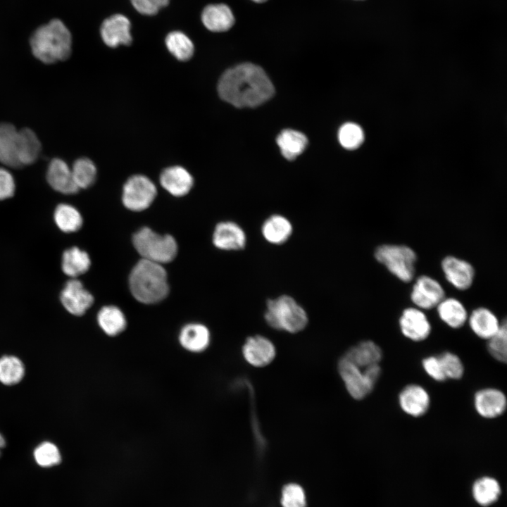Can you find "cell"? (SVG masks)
Returning a JSON list of instances; mask_svg holds the SVG:
<instances>
[{
    "instance_id": "cell-27",
    "label": "cell",
    "mask_w": 507,
    "mask_h": 507,
    "mask_svg": "<svg viewBox=\"0 0 507 507\" xmlns=\"http://www.w3.org/2000/svg\"><path fill=\"white\" fill-rule=\"evenodd\" d=\"M97 323L101 330L109 337L119 335L127 327L125 314L115 306L102 307L97 314Z\"/></svg>"
},
{
    "instance_id": "cell-9",
    "label": "cell",
    "mask_w": 507,
    "mask_h": 507,
    "mask_svg": "<svg viewBox=\"0 0 507 507\" xmlns=\"http://www.w3.org/2000/svg\"><path fill=\"white\" fill-rule=\"evenodd\" d=\"M445 297L444 289L439 282L426 275L416 278L410 293L412 303L421 310L436 308Z\"/></svg>"
},
{
    "instance_id": "cell-32",
    "label": "cell",
    "mask_w": 507,
    "mask_h": 507,
    "mask_svg": "<svg viewBox=\"0 0 507 507\" xmlns=\"http://www.w3.org/2000/svg\"><path fill=\"white\" fill-rule=\"evenodd\" d=\"M54 220L59 229L65 232L77 231L82 225V218L80 212L73 206L65 204L56 207Z\"/></svg>"
},
{
    "instance_id": "cell-21",
    "label": "cell",
    "mask_w": 507,
    "mask_h": 507,
    "mask_svg": "<svg viewBox=\"0 0 507 507\" xmlns=\"http://www.w3.org/2000/svg\"><path fill=\"white\" fill-rule=\"evenodd\" d=\"M470 328L478 337L488 340L499 330L501 323L489 308L478 307L468 314Z\"/></svg>"
},
{
    "instance_id": "cell-5",
    "label": "cell",
    "mask_w": 507,
    "mask_h": 507,
    "mask_svg": "<svg viewBox=\"0 0 507 507\" xmlns=\"http://www.w3.org/2000/svg\"><path fill=\"white\" fill-rule=\"evenodd\" d=\"M374 257L399 280L406 283L413 280L417 254L410 246L404 244H383L375 248Z\"/></svg>"
},
{
    "instance_id": "cell-44",
    "label": "cell",
    "mask_w": 507,
    "mask_h": 507,
    "mask_svg": "<svg viewBox=\"0 0 507 507\" xmlns=\"http://www.w3.org/2000/svg\"><path fill=\"white\" fill-rule=\"evenodd\" d=\"M5 446V440L4 437L0 434V454H1V449Z\"/></svg>"
},
{
    "instance_id": "cell-28",
    "label": "cell",
    "mask_w": 507,
    "mask_h": 507,
    "mask_svg": "<svg viewBox=\"0 0 507 507\" xmlns=\"http://www.w3.org/2000/svg\"><path fill=\"white\" fill-rule=\"evenodd\" d=\"M277 144L285 158L294 160L305 150L308 139L303 133L289 129L277 136Z\"/></svg>"
},
{
    "instance_id": "cell-26",
    "label": "cell",
    "mask_w": 507,
    "mask_h": 507,
    "mask_svg": "<svg viewBox=\"0 0 507 507\" xmlns=\"http://www.w3.org/2000/svg\"><path fill=\"white\" fill-rule=\"evenodd\" d=\"M293 230L290 221L281 215L268 218L262 225L261 232L265 239L273 244H281L290 237Z\"/></svg>"
},
{
    "instance_id": "cell-34",
    "label": "cell",
    "mask_w": 507,
    "mask_h": 507,
    "mask_svg": "<svg viewBox=\"0 0 507 507\" xmlns=\"http://www.w3.org/2000/svg\"><path fill=\"white\" fill-rule=\"evenodd\" d=\"M472 492L478 503L488 506L497 499L500 494V487L494 479L482 477L475 482Z\"/></svg>"
},
{
    "instance_id": "cell-23",
    "label": "cell",
    "mask_w": 507,
    "mask_h": 507,
    "mask_svg": "<svg viewBox=\"0 0 507 507\" xmlns=\"http://www.w3.org/2000/svg\"><path fill=\"white\" fill-rule=\"evenodd\" d=\"M204 25L210 31L220 32L230 30L234 23V17L229 6L223 4L206 6L201 13Z\"/></svg>"
},
{
    "instance_id": "cell-31",
    "label": "cell",
    "mask_w": 507,
    "mask_h": 507,
    "mask_svg": "<svg viewBox=\"0 0 507 507\" xmlns=\"http://www.w3.org/2000/svg\"><path fill=\"white\" fill-rule=\"evenodd\" d=\"M168 51L178 60L187 61L192 58L194 47L192 40L180 31H173L165 37Z\"/></svg>"
},
{
    "instance_id": "cell-2",
    "label": "cell",
    "mask_w": 507,
    "mask_h": 507,
    "mask_svg": "<svg viewBox=\"0 0 507 507\" xmlns=\"http://www.w3.org/2000/svg\"><path fill=\"white\" fill-rule=\"evenodd\" d=\"M30 44L33 55L38 60L51 64L70 57L72 36L61 20L53 19L33 32Z\"/></svg>"
},
{
    "instance_id": "cell-16",
    "label": "cell",
    "mask_w": 507,
    "mask_h": 507,
    "mask_svg": "<svg viewBox=\"0 0 507 507\" xmlns=\"http://www.w3.org/2000/svg\"><path fill=\"white\" fill-rule=\"evenodd\" d=\"M399 403L405 413L418 418L425 415L428 411L430 398L427 390L422 386L411 384L406 386L399 393Z\"/></svg>"
},
{
    "instance_id": "cell-18",
    "label": "cell",
    "mask_w": 507,
    "mask_h": 507,
    "mask_svg": "<svg viewBox=\"0 0 507 507\" xmlns=\"http://www.w3.org/2000/svg\"><path fill=\"white\" fill-rule=\"evenodd\" d=\"M178 342L182 349L193 353L206 351L211 343V333L208 328L199 323H190L180 330Z\"/></svg>"
},
{
    "instance_id": "cell-33",
    "label": "cell",
    "mask_w": 507,
    "mask_h": 507,
    "mask_svg": "<svg viewBox=\"0 0 507 507\" xmlns=\"http://www.w3.org/2000/svg\"><path fill=\"white\" fill-rule=\"evenodd\" d=\"M73 177L78 189H86L93 184L96 180V168L89 158L76 160L71 169Z\"/></svg>"
},
{
    "instance_id": "cell-12",
    "label": "cell",
    "mask_w": 507,
    "mask_h": 507,
    "mask_svg": "<svg viewBox=\"0 0 507 507\" xmlns=\"http://www.w3.org/2000/svg\"><path fill=\"white\" fill-rule=\"evenodd\" d=\"M244 360L254 367H265L275 358L276 349L274 344L262 335L248 337L242 346Z\"/></svg>"
},
{
    "instance_id": "cell-4",
    "label": "cell",
    "mask_w": 507,
    "mask_h": 507,
    "mask_svg": "<svg viewBox=\"0 0 507 507\" xmlns=\"http://www.w3.org/2000/svg\"><path fill=\"white\" fill-rule=\"evenodd\" d=\"M264 318L270 327L290 333L301 332L308 322L304 308L289 295L268 299Z\"/></svg>"
},
{
    "instance_id": "cell-15",
    "label": "cell",
    "mask_w": 507,
    "mask_h": 507,
    "mask_svg": "<svg viewBox=\"0 0 507 507\" xmlns=\"http://www.w3.org/2000/svg\"><path fill=\"white\" fill-rule=\"evenodd\" d=\"M507 400L505 394L495 388L478 390L474 396V406L477 413L484 418H496L506 411Z\"/></svg>"
},
{
    "instance_id": "cell-19",
    "label": "cell",
    "mask_w": 507,
    "mask_h": 507,
    "mask_svg": "<svg viewBox=\"0 0 507 507\" xmlns=\"http://www.w3.org/2000/svg\"><path fill=\"white\" fill-rule=\"evenodd\" d=\"M0 162L9 168H22L18 130L11 123H0Z\"/></svg>"
},
{
    "instance_id": "cell-8",
    "label": "cell",
    "mask_w": 507,
    "mask_h": 507,
    "mask_svg": "<svg viewBox=\"0 0 507 507\" xmlns=\"http://www.w3.org/2000/svg\"><path fill=\"white\" fill-rule=\"evenodd\" d=\"M339 374L350 396L356 400H361L373 389L374 384L367 376L365 368H361L343 356L338 361Z\"/></svg>"
},
{
    "instance_id": "cell-42",
    "label": "cell",
    "mask_w": 507,
    "mask_h": 507,
    "mask_svg": "<svg viewBox=\"0 0 507 507\" xmlns=\"http://www.w3.org/2000/svg\"><path fill=\"white\" fill-rule=\"evenodd\" d=\"M422 364L425 373L433 380L437 382H443L446 380L437 356L425 358Z\"/></svg>"
},
{
    "instance_id": "cell-25",
    "label": "cell",
    "mask_w": 507,
    "mask_h": 507,
    "mask_svg": "<svg viewBox=\"0 0 507 507\" xmlns=\"http://www.w3.org/2000/svg\"><path fill=\"white\" fill-rule=\"evenodd\" d=\"M436 309L439 318L451 328H461L468 320L467 309L456 298L445 297L437 305Z\"/></svg>"
},
{
    "instance_id": "cell-29",
    "label": "cell",
    "mask_w": 507,
    "mask_h": 507,
    "mask_svg": "<svg viewBox=\"0 0 507 507\" xmlns=\"http://www.w3.org/2000/svg\"><path fill=\"white\" fill-rule=\"evenodd\" d=\"M19 160L22 167L34 163L41 152V144L35 133L29 128L18 130Z\"/></svg>"
},
{
    "instance_id": "cell-43",
    "label": "cell",
    "mask_w": 507,
    "mask_h": 507,
    "mask_svg": "<svg viewBox=\"0 0 507 507\" xmlns=\"http://www.w3.org/2000/svg\"><path fill=\"white\" fill-rule=\"evenodd\" d=\"M15 192V182L11 173L0 168V200L11 197Z\"/></svg>"
},
{
    "instance_id": "cell-11",
    "label": "cell",
    "mask_w": 507,
    "mask_h": 507,
    "mask_svg": "<svg viewBox=\"0 0 507 507\" xmlns=\"http://www.w3.org/2000/svg\"><path fill=\"white\" fill-rule=\"evenodd\" d=\"M399 324L403 336L413 342H422L431 333V324L426 314L415 306L403 309Z\"/></svg>"
},
{
    "instance_id": "cell-20",
    "label": "cell",
    "mask_w": 507,
    "mask_h": 507,
    "mask_svg": "<svg viewBox=\"0 0 507 507\" xmlns=\"http://www.w3.org/2000/svg\"><path fill=\"white\" fill-rule=\"evenodd\" d=\"M46 179L54 190L62 194H73L79 191L75 183L71 169L60 158H54L50 162Z\"/></svg>"
},
{
    "instance_id": "cell-37",
    "label": "cell",
    "mask_w": 507,
    "mask_h": 507,
    "mask_svg": "<svg viewBox=\"0 0 507 507\" xmlns=\"http://www.w3.org/2000/svg\"><path fill=\"white\" fill-rule=\"evenodd\" d=\"M339 141L347 149H355L360 146L364 139L361 127L355 123L344 124L339 130Z\"/></svg>"
},
{
    "instance_id": "cell-6",
    "label": "cell",
    "mask_w": 507,
    "mask_h": 507,
    "mask_svg": "<svg viewBox=\"0 0 507 507\" xmlns=\"http://www.w3.org/2000/svg\"><path fill=\"white\" fill-rule=\"evenodd\" d=\"M132 242L142 259L161 265L172 261L177 253V245L172 236L157 234L146 227L135 232Z\"/></svg>"
},
{
    "instance_id": "cell-1",
    "label": "cell",
    "mask_w": 507,
    "mask_h": 507,
    "mask_svg": "<svg viewBox=\"0 0 507 507\" xmlns=\"http://www.w3.org/2000/svg\"><path fill=\"white\" fill-rule=\"evenodd\" d=\"M218 92L223 100L236 107H256L273 95L274 87L261 67L243 63L223 73Z\"/></svg>"
},
{
    "instance_id": "cell-13",
    "label": "cell",
    "mask_w": 507,
    "mask_h": 507,
    "mask_svg": "<svg viewBox=\"0 0 507 507\" xmlns=\"http://www.w3.org/2000/svg\"><path fill=\"white\" fill-rule=\"evenodd\" d=\"M61 301L65 308L75 315H83L92 305L94 297L76 279L68 281L61 292Z\"/></svg>"
},
{
    "instance_id": "cell-45",
    "label": "cell",
    "mask_w": 507,
    "mask_h": 507,
    "mask_svg": "<svg viewBox=\"0 0 507 507\" xmlns=\"http://www.w3.org/2000/svg\"><path fill=\"white\" fill-rule=\"evenodd\" d=\"M251 1L256 2V3H262V2H265L267 0H251Z\"/></svg>"
},
{
    "instance_id": "cell-38",
    "label": "cell",
    "mask_w": 507,
    "mask_h": 507,
    "mask_svg": "<svg viewBox=\"0 0 507 507\" xmlns=\"http://www.w3.org/2000/svg\"><path fill=\"white\" fill-rule=\"evenodd\" d=\"M446 379L459 380L464 373V367L460 358L449 351L437 356Z\"/></svg>"
},
{
    "instance_id": "cell-30",
    "label": "cell",
    "mask_w": 507,
    "mask_h": 507,
    "mask_svg": "<svg viewBox=\"0 0 507 507\" xmlns=\"http://www.w3.org/2000/svg\"><path fill=\"white\" fill-rule=\"evenodd\" d=\"M89 255L77 247H72L64 251L62 269L68 276L76 277L86 273L90 267Z\"/></svg>"
},
{
    "instance_id": "cell-36",
    "label": "cell",
    "mask_w": 507,
    "mask_h": 507,
    "mask_svg": "<svg viewBox=\"0 0 507 507\" xmlns=\"http://www.w3.org/2000/svg\"><path fill=\"white\" fill-rule=\"evenodd\" d=\"M487 349L496 361L506 363L507 359V325L503 320L498 332L488 339Z\"/></svg>"
},
{
    "instance_id": "cell-10",
    "label": "cell",
    "mask_w": 507,
    "mask_h": 507,
    "mask_svg": "<svg viewBox=\"0 0 507 507\" xmlns=\"http://www.w3.org/2000/svg\"><path fill=\"white\" fill-rule=\"evenodd\" d=\"M441 268L447 282L460 291L468 289L472 284L475 270L468 261L454 256H446L441 262Z\"/></svg>"
},
{
    "instance_id": "cell-3",
    "label": "cell",
    "mask_w": 507,
    "mask_h": 507,
    "mask_svg": "<svg viewBox=\"0 0 507 507\" xmlns=\"http://www.w3.org/2000/svg\"><path fill=\"white\" fill-rule=\"evenodd\" d=\"M129 284L133 296L146 304L162 301L169 291L167 273L162 265L144 259L132 268Z\"/></svg>"
},
{
    "instance_id": "cell-39",
    "label": "cell",
    "mask_w": 507,
    "mask_h": 507,
    "mask_svg": "<svg viewBox=\"0 0 507 507\" xmlns=\"http://www.w3.org/2000/svg\"><path fill=\"white\" fill-rule=\"evenodd\" d=\"M34 456L37 464L42 467H51L58 465L61 457L58 448L51 442L39 444L34 451Z\"/></svg>"
},
{
    "instance_id": "cell-35",
    "label": "cell",
    "mask_w": 507,
    "mask_h": 507,
    "mask_svg": "<svg viewBox=\"0 0 507 507\" xmlns=\"http://www.w3.org/2000/svg\"><path fill=\"white\" fill-rule=\"evenodd\" d=\"M24 366L20 359L15 356H4L0 358V382L6 385L18 383L23 377Z\"/></svg>"
},
{
    "instance_id": "cell-22",
    "label": "cell",
    "mask_w": 507,
    "mask_h": 507,
    "mask_svg": "<svg viewBox=\"0 0 507 507\" xmlns=\"http://www.w3.org/2000/svg\"><path fill=\"white\" fill-rule=\"evenodd\" d=\"M193 182L191 174L181 166L169 167L160 176L161 186L175 196L187 194L192 189Z\"/></svg>"
},
{
    "instance_id": "cell-24",
    "label": "cell",
    "mask_w": 507,
    "mask_h": 507,
    "mask_svg": "<svg viewBox=\"0 0 507 507\" xmlns=\"http://www.w3.org/2000/svg\"><path fill=\"white\" fill-rule=\"evenodd\" d=\"M343 356L356 365L365 368L379 364L382 358V351L377 344L365 340L349 349Z\"/></svg>"
},
{
    "instance_id": "cell-40",
    "label": "cell",
    "mask_w": 507,
    "mask_h": 507,
    "mask_svg": "<svg viewBox=\"0 0 507 507\" xmlns=\"http://www.w3.org/2000/svg\"><path fill=\"white\" fill-rule=\"evenodd\" d=\"M281 503L283 507H306V496L302 487L293 483L285 485Z\"/></svg>"
},
{
    "instance_id": "cell-14",
    "label": "cell",
    "mask_w": 507,
    "mask_h": 507,
    "mask_svg": "<svg viewBox=\"0 0 507 507\" xmlns=\"http://www.w3.org/2000/svg\"><path fill=\"white\" fill-rule=\"evenodd\" d=\"M129 19L122 14H115L106 18L101 26V36L108 46L130 45L132 41Z\"/></svg>"
},
{
    "instance_id": "cell-41",
    "label": "cell",
    "mask_w": 507,
    "mask_h": 507,
    "mask_svg": "<svg viewBox=\"0 0 507 507\" xmlns=\"http://www.w3.org/2000/svg\"><path fill=\"white\" fill-rule=\"evenodd\" d=\"M134 8L143 15H151L166 6L169 0H131Z\"/></svg>"
},
{
    "instance_id": "cell-7",
    "label": "cell",
    "mask_w": 507,
    "mask_h": 507,
    "mask_svg": "<svg viewBox=\"0 0 507 507\" xmlns=\"http://www.w3.org/2000/svg\"><path fill=\"white\" fill-rule=\"evenodd\" d=\"M155 184L146 176L135 175L130 177L123 186V205L132 211H142L152 204L156 196Z\"/></svg>"
},
{
    "instance_id": "cell-17",
    "label": "cell",
    "mask_w": 507,
    "mask_h": 507,
    "mask_svg": "<svg viewBox=\"0 0 507 507\" xmlns=\"http://www.w3.org/2000/svg\"><path fill=\"white\" fill-rule=\"evenodd\" d=\"M213 243L215 246L222 250H241L246 243V234L243 229L234 222H221L215 227Z\"/></svg>"
}]
</instances>
